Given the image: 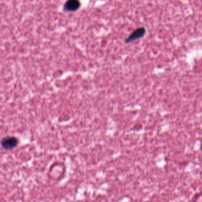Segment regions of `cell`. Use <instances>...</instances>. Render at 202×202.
Returning a JSON list of instances; mask_svg holds the SVG:
<instances>
[{"instance_id":"obj_2","label":"cell","mask_w":202,"mask_h":202,"mask_svg":"<svg viewBox=\"0 0 202 202\" xmlns=\"http://www.w3.org/2000/svg\"><path fill=\"white\" fill-rule=\"evenodd\" d=\"M145 33V30L144 28H141L135 30L126 40V43H130L135 40H137L142 37Z\"/></svg>"},{"instance_id":"obj_1","label":"cell","mask_w":202,"mask_h":202,"mask_svg":"<svg viewBox=\"0 0 202 202\" xmlns=\"http://www.w3.org/2000/svg\"><path fill=\"white\" fill-rule=\"evenodd\" d=\"M1 144L4 149H11L17 146L18 140L14 136H7L2 139Z\"/></svg>"},{"instance_id":"obj_3","label":"cell","mask_w":202,"mask_h":202,"mask_svg":"<svg viewBox=\"0 0 202 202\" xmlns=\"http://www.w3.org/2000/svg\"><path fill=\"white\" fill-rule=\"evenodd\" d=\"M80 6L78 0H68L65 4V8L68 11H75Z\"/></svg>"}]
</instances>
